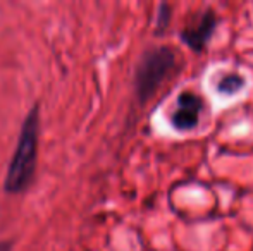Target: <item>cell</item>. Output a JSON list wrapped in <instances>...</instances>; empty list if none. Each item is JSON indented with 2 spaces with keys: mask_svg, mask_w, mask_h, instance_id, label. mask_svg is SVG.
I'll return each mask as SVG.
<instances>
[{
  "mask_svg": "<svg viewBox=\"0 0 253 251\" xmlns=\"http://www.w3.org/2000/svg\"><path fill=\"white\" fill-rule=\"evenodd\" d=\"M0 251H12V243L10 241H0Z\"/></svg>",
  "mask_w": 253,
  "mask_h": 251,
  "instance_id": "8992f818",
  "label": "cell"
},
{
  "mask_svg": "<svg viewBox=\"0 0 253 251\" xmlns=\"http://www.w3.org/2000/svg\"><path fill=\"white\" fill-rule=\"evenodd\" d=\"M248 86V81L243 74H220L217 79H213L210 83V91L213 93V97L219 98L222 102H229L238 98Z\"/></svg>",
  "mask_w": 253,
  "mask_h": 251,
  "instance_id": "277c9868",
  "label": "cell"
},
{
  "mask_svg": "<svg viewBox=\"0 0 253 251\" xmlns=\"http://www.w3.org/2000/svg\"><path fill=\"white\" fill-rule=\"evenodd\" d=\"M174 64H176V54L166 47L152 48L141 57V62L138 64L136 69V76H134L136 95L141 100L152 97L153 91L167 77V74L174 69Z\"/></svg>",
  "mask_w": 253,
  "mask_h": 251,
  "instance_id": "7a4b0ae2",
  "label": "cell"
},
{
  "mask_svg": "<svg viewBox=\"0 0 253 251\" xmlns=\"http://www.w3.org/2000/svg\"><path fill=\"white\" fill-rule=\"evenodd\" d=\"M215 24H217L215 16L212 12H205L197 23L188 26L183 31V41L188 47L193 48V50H202L203 45L207 43V40L212 36L213 30H215Z\"/></svg>",
  "mask_w": 253,
  "mask_h": 251,
  "instance_id": "5b68a950",
  "label": "cell"
},
{
  "mask_svg": "<svg viewBox=\"0 0 253 251\" xmlns=\"http://www.w3.org/2000/svg\"><path fill=\"white\" fill-rule=\"evenodd\" d=\"M38 134H40V110L35 105L24 117L17 138L16 150L9 162L3 189L9 194H19L28 189L37 171Z\"/></svg>",
  "mask_w": 253,
  "mask_h": 251,
  "instance_id": "6da1fadb",
  "label": "cell"
},
{
  "mask_svg": "<svg viewBox=\"0 0 253 251\" xmlns=\"http://www.w3.org/2000/svg\"><path fill=\"white\" fill-rule=\"evenodd\" d=\"M202 107V100L195 93H190V91L181 93L174 105L172 115H170V126L179 133L193 129L198 124Z\"/></svg>",
  "mask_w": 253,
  "mask_h": 251,
  "instance_id": "3957f363",
  "label": "cell"
}]
</instances>
